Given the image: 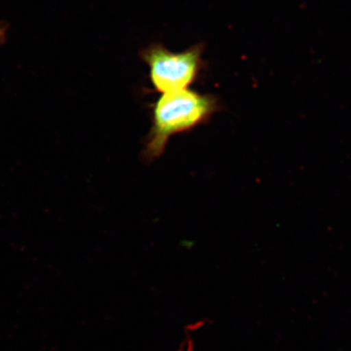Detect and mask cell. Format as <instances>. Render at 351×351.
I'll use <instances>...</instances> for the list:
<instances>
[{
    "label": "cell",
    "instance_id": "cell-1",
    "mask_svg": "<svg viewBox=\"0 0 351 351\" xmlns=\"http://www.w3.org/2000/svg\"><path fill=\"white\" fill-rule=\"evenodd\" d=\"M221 108L216 96L193 90L161 95L152 105V128L145 140L143 160L151 163L159 158L171 137L204 125Z\"/></svg>",
    "mask_w": 351,
    "mask_h": 351
},
{
    "label": "cell",
    "instance_id": "cell-2",
    "mask_svg": "<svg viewBox=\"0 0 351 351\" xmlns=\"http://www.w3.org/2000/svg\"><path fill=\"white\" fill-rule=\"evenodd\" d=\"M203 47L193 46L182 52H171L162 45L154 44L141 54L149 66V80L159 93L189 89L197 80L203 69Z\"/></svg>",
    "mask_w": 351,
    "mask_h": 351
},
{
    "label": "cell",
    "instance_id": "cell-3",
    "mask_svg": "<svg viewBox=\"0 0 351 351\" xmlns=\"http://www.w3.org/2000/svg\"><path fill=\"white\" fill-rule=\"evenodd\" d=\"M4 34H5V29L3 27H0V39L4 38Z\"/></svg>",
    "mask_w": 351,
    "mask_h": 351
}]
</instances>
